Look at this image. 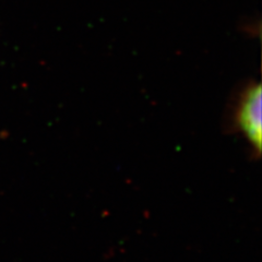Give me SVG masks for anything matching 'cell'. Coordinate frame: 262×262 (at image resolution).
Masks as SVG:
<instances>
[{
    "instance_id": "cell-1",
    "label": "cell",
    "mask_w": 262,
    "mask_h": 262,
    "mask_svg": "<svg viewBox=\"0 0 262 262\" xmlns=\"http://www.w3.org/2000/svg\"><path fill=\"white\" fill-rule=\"evenodd\" d=\"M234 124L253 155L259 158L262 147V88L259 82H251L243 90L237 100Z\"/></svg>"
}]
</instances>
